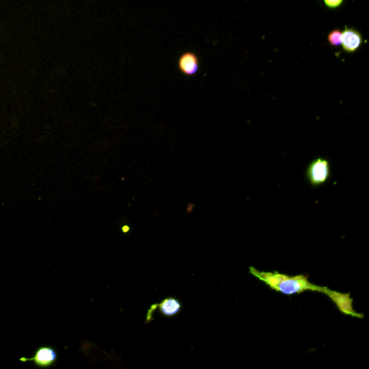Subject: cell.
Here are the masks:
<instances>
[{
	"mask_svg": "<svg viewBox=\"0 0 369 369\" xmlns=\"http://www.w3.org/2000/svg\"><path fill=\"white\" fill-rule=\"evenodd\" d=\"M250 273L271 289L288 296L308 291L322 293L325 288L312 284L306 275L291 276L278 271H259L254 267H250Z\"/></svg>",
	"mask_w": 369,
	"mask_h": 369,
	"instance_id": "6da1fadb",
	"label": "cell"
},
{
	"mask_svg": "<svg viewBox=\"0 0 369 369\" xmlns=\"http://www.w3.org/2000/svg\"><path fill=\"white\" fill-rule=\"evenodd\" d=\"M331 174L330 164L328 160L318 157L313 160L306 170V176L310 185L319 187L328 181Z\"/></svg>",
	"mask_w": 369,
	"mask_h": 369,
	"instance_id": "7a4b0ae2",
	"label": "cell"
},
{
	"mask_svg": "<svg viewBox=\"0 0 369 369\" xmlns=\"http://www.w3.org/2000/svg\"><path fill=\"white\" fill-rule=\"evenodd\" d=\"M322 293L328 296L329 299L334 303L338 310L342 314L358 319H363L364 317V314L357 312L353 308V299L350 297V293L333 291L325 286Z\"/></svg>",
	"mask_w": 369,
	"mask_h": 369,
	"instance_id": "3957f363",
	"label": "cell"
},
{
	"mask_svg": "<svg viewBox=\"0 0 369 369\" xmlns=\"http://www.w3.org/2000/svg\"><path fill=\"white\" fill-rule=\"evenodd\" d=\"M58 358V352L53 347L41 345L35 350L33 357H21L20 361L23 363L33 361L34 365L38 368L47 369L55 365Z\"/></svg>",
	"mask_w": 369,
	"mask_h": 369,
	"instance_id": "277c9868",
	"label": "cell"
},
{
	"mask_svg": "<svg viewBox=\"0 0 369 369\" xmlns=\"http://www.w3.org/2000/svg\"><path fill=\"white\" fill-rule=\"evenodd\" d=\"M183 304L180 300L174 297L166 298L160 304H153L148 310L146 314V323L153 321V314L156 310H158L163 316L165 317H173L177 316L181 312Z\"/></svg>",
	"mask_w": 369,
	"mask_h": 369,
	"instance_id": "5b68a950",
	"label": "cell"
},
{
	"mask_svg": "<svg viewBox=\"0 0 369 369\" xmlns=\"http://www.w3.org/2000/svg\"><path fill=\"white\" fill-rule=\"evenodd\" d=\"M363 42L361 34L353 28H345V30L342 32V49L347 53H353L356 52Z\"/></svg>",
	"mask_w": 369,
	"mask_h": 369,
	"instance_id": "8992f818",
	"label": "cell"
},
{
	"mask_svg": "<svg viewBox=\"0 0 369 369\" xmlns=\"http://www.w3.org/2000/svg\"><path fill=\"white\" fill-rule=\"evenodd\" d=\"M199 58L193 52H185L179 58V69L187 76L195 75L199 70Z\"/></svg>",
	"mask_w": 369,
	"mask_h": 369,
	"instance_id": "52a82bcc",
	"label": "cell"
},
{
	"mask_svg": "<svg viewBox=\"0 0 369 369\" xmlns=\"http://www.w3.org/2000/svg\"><path fill=\"white\" fill-rule=\"evenodd\" d=\"M328 41L332 46H339L342 44V32L334 30L328 35Z\"/></svg>",
	"mask_w": 369,
	"mask_h": 369,
	"instance_id": "ba28073f",
	"label": "cell"
},
{
	"mask_svg": "<svg viewBox=\"0 0 369 369\" xmlns=\"http://www.w3.org/2000/svg\"><path fill=\"white\" fill-rule=\"evenodd\" d=\"M325 5L328 8L336 9L343 3L344 0H324Z\"/></svg>",
	"mask_w": 369,
	"mask_h": 369,
	"instance_id": "9c48e42d",
	"label": "cell"
}]
</instances>
